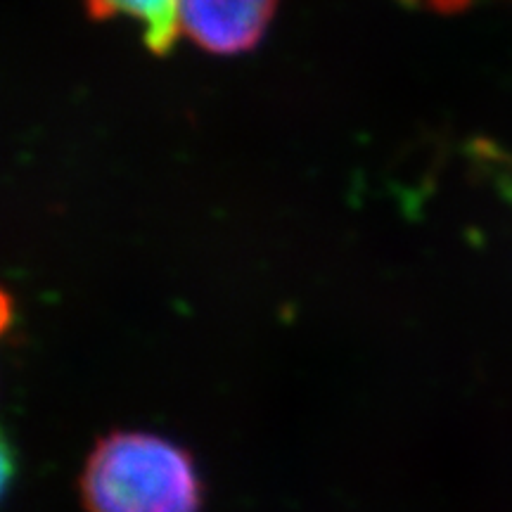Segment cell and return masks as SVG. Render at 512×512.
<instances>
[{
  "instance_id": "1",
  "label": "cell",
  "mask_w": 512,
  "mask_h": 512,
  "mask_svg": "<svg viewBox=\"0 0 512 512\" xmlns=\"http://www.w3.org/2000/svg\"><path fill=\"white\" fill-rule=\"evenodd\" d=\"M91 512H200L195 463L174 441L145 432H114L98 441L81 475Z\"/></svg>"
},
{
  "instance_id": "4",
  "label": "cell",
  "mask_w": 512,
  "mask_h": 512,
  "mask_svg": "<svg viewBox=\"0 0 512 512\" xmlns=\"http://www.w3.org/2000/svg\"><path fill=\"white\" fill-rule=\"evenodd\" d=\"M411 3H415V5H425V8H432V10L451 12V10L463 8V5L470 3V0H411Z\"/></svg>"
},
{
  "instance_id": "2",
  "label": "cell",
  "mask_w": 512,
  "mask_h": 512,
  "mask_svg": "<svg viewBox=\"0 0 512 512\" xmlns=\"http://www.w3.org/2000/svg\"><path fill=\"white\" fill-rule=\"evenodd\" d=\"M275 0H174L178 36L214 55H238L259 43Z\"/></svg>"
},
{
  "instance_id": "3",
  "label": "cell",
  "mask_w": 512,
  "mask_h": 512,
  "mask_svg": "<svg viewBox=\"0 0 512 512\" xmlns=\"http://www.w3.org/2000/svg\"><path fill=\"white\" fill-rule=\"evenodd\" d=\"M95 17H119L136 22L145 43L155 53L169 50L178 38L174 22V0H86Z\"/></svg>"
}]
</instances>
